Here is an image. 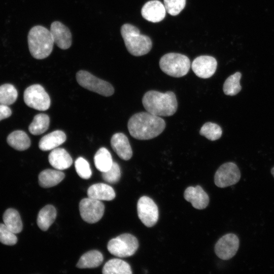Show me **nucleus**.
<instances>
[{
  "instance_id": "nucleus-1",
  "label": "nucleus",
  "mask_w": 274,
  "mask_h": 274,
  "mask_svg": "<svg viewBox=\"0 0 274 274\" xmlns=\"http://www.w3.org/2000/svg\"><path fill=\"white\" fill-rule=\"evenodd\" d=\"M130 134L141 140L153 139L164 130L165 121L160 116L149 112H140L133 115L127 124Z\"/></svg>"
},
{
  "instance_id": "nucleus-2",
  "label": "nucleus",
  "mask_w": 274,
  "mask_h": 274,
  "mask_svg": "<svg viewBox=\"0 0 274 274\" xmlns=\"http://www.w3.org/2000/svg\"><path fill=\"white\" fill-rule=\"evenodd\" d=\"M142 103L148 112L160 117L172 116L178 108L176 95L172 91H148L144 95Z\"/></svg>"
},
{
  "instance_id": "nucleus-3",
  "label": "nucleus",
  "mask_w": 274,
  "mask_h": 274,
  "mask_svg": "<svg viewBox=\"0 0 274 274\" xmlns=\"http://www.w3.org/2000/svg\"><path fill=\"white\" fill-rule=\"evenodd\" d=\"M27 42L30 54L37 59L48 57L54 44L50 31L42 25L34 26L29 30Z\"/></svg>"
},
{
  "instance_id": "nucleus-4",
  "label": "nucleus",
  "mask_w": 274,
  "mask_h": 274,
  "mask_svg": "<svg viewBox=\"0 0 274 274\" xmlns=\"http://www.w3.org/2000/svg\"><path fill=\"white\" fill-rule=\"evenodd\" d=\"M120 32L126 49L131 55L142 56L151 50V40L148 36L141 34L135 26L129 23L124 24Z\"/></svg>"
},
{
  "instance_id": "nucleus-5",
  "label": "nucleus",
  "mask_w": 274,
  "mask_h": 274,
  "mask_svg": "<svg viewBox=\"0 0 274 274\" xmlns=\"http://www.w3.org/2000/svg\"><path fill=\"white\" fill-rule=\"evenodd\" d=\"M191 63L189 58L177 53H168L161 57L159 60L160 69L170 76L179 78L189 72Z\"/></svg>"
},
{
  "instance_id": "nucleus-6",
  "label": "nucleus",
  "mask_w": 274,
  "mask_h": 274,
  "mask_svg": "<svg viewBox=\"0 0 274 274\" xmlns=\"http://www.w3.org/2000/svg\"><path fill=\"white\" fill-rule=\"evenodd\" d=\"M139 247L138 239L129 233L122 234L110 240L107 245L109 252L118 257L133 255Z\"/></svg>"
},
{
  "instance_id": "nucleus-7",
  "label": "nucleus",
  "mask_w": 274,
  "mask_h": 274,
  "mask_svg": "<svg viewBox=\"0 0 274 274\" xmlns=\"http://www.w3.org/2000/svg\"><path fill=\"white\" fill-rule=\"evenodd\" d=\"M78 84L83 88L105 96L113 94L114 89L109 82L101 80L87 71L80 70L76 74Z\"/></svg>"
},
{
  "instance_id": "nucleus-8",
  "label": "nucleus",
  "mask_w": 274,
  "mask_h": 274,
  "mask_svg": "<svg viewBox=\"0 0 274 274\" xmlns=\"http://www.w3.org/2000/svg\"><path fill=\"white\" fill-rule=\"evenodd\" d=\"M24 101L30 108L46 111L50 106V98L43 86L34 84L28 87L24 92Z\"/></svg>"
},
{
  "instance_id": "nucleus-9",
  "label": "nucleus",
  "mask_w": 274,
  "mask_h": 274,
  "mask_svg": "<svg viewBox=\"0 0 274 274\" xmlns=\"http://www.w3.org/2000/svg\"><path fill=\"white\" fill-rule=\"evenodd\" d=\"M79 211L84 221L88 223H94L99 221L103 216L105 206L100 200L88 197L80 201Z\"/></svg>"
},
{
  "instance_id": "nucleus-10",
  "label": "nucleus",
  "mask_w": 274,
  "mask_h": 274,
  "mask_svg": "<svg viewBox=\"0 0 274 274\" xmlns=\"http://www.w3.org/2000/svg\"><path fill=\"white\" fill-rule=\"evenodd\" d=\"M241 178V172L233 162H228L221 165L214 176L215 185L220 188H225L237 183Z\"/></svg>"
},
{
  "instance_id": "nucleus-11",
  "label": "nucleus",
  "mask_w": 274,
  "mask_h": 274,
  "mask_svg": "<svg viewBox=\"0 0 274 274\" xmlns=\"http://www.w3.org/2000/svg\"><path fill=\"white\" fill-rule=\"evenodd\" d=\"M137 212L139 219L146 226L151 227L157 223L159 217L158 209L149 197L143 196L139 198Z\"/></svg>"
},
{
  "instance_id": "nucleus-12",
  "label": "nucleus",
  "mask_w": 274,
  "mask_h": 274,
  "mask_svg": "<svg viewBox=\"0 0 274 274\" xmlns=\"http://www.w3.org/2000/svg\"><path fill=\"white\" fill-rule=\"evenodd\" d=\"M239 245V239L233 233H228L221 237L216 243L215 252L222 260H228L236 253Z\"/></svg>"
},
{
  "instance_id": "nucleus-13",
  "label": "nucleus",
  "mask_w": 274,
  "mask_h": 274,
  "mask_svg": "<svg viewBox=\"0 0 274 274\" xmlns=\"http://www.w3.org/2000/svg\"><path fill=\"white\" fill-rule=\"evenodd\" d=\"M217 66L216 59L211 56L201 55L195 58L191 64L192 69L198 77L207 79L215 73Z\"/></svg>"
},
{
  "instance_id": "nucleus-14",
  "label": "nucleus",
  "mask_w": 274,
  "mask_h": 274,
  "mask_svg": "<svg viewBox=\"0 0 274 274\" xmlns=\"http://www.w3.org/2000/svg\"><path fill=\"white\" fill-rule=\"evenodd\" d=\"M54 44L59 48L65 50L72 45V34L67 27L61 22L55 21L53 22L50 30Z\"/></svg>"
},
{
  "instance_id": "nucleus-15",
  "label": "nucleus",
  "mask_w": 274,
  "mask_h": 274,
  "mask_svg": "<svg viewBox=\"0 0 274 274\" xmlns=\"http://www.w3.org/2000/svg\"><path fill=\"white\" fill-rule=\"evenodd\" d=\"M143 17L148 21L156 23L162 21L166 15L164 5L158 0L147 2L141 10Z\"/></svg>"
},
{
  "instance_id": "nucleus-16",
  "label": "nucleus",
  "mask_w": 274,
  "mask_h": 274,
  "mask_svg": "<svg viewBox=\"0 0 274 274\" xmlns=\"http://www.w3.org/2000/svg\"><path fill=\"white\" fill-rule=\"evenodd\" d=\"M184 198L195 209L202 210L209 203V197L201 186L187 187L184 191Z\"/></svg>"
},
{
  "instance_id": "nucleus-17",
  "label": "nucleus",
  "mask_w": 274,
  "mask_h": 274,
  "mask_svg": "<svg viewBox=\"0 0 274 274\" xmlns=\"http://www.w3.org/2000/svg\"><path fill=\"white\" fill-rule=\"evenodd\" d=\"M113 150L122 159L128 160L132 156V151L127 136L123 133L114 134L111 140Z\"/></svg>"
},
{
  "instance_id": "nucleus-18",
  "label": "nucleus",
  "mask_w": 274,
  "mask_h": 274,
  "mask_svg": "<svg viewBox=\"0 0 274 274\" xmlns=\"http://www.w3.org/2000/svg\"><path fill=\"white\" fill-rule=\"evenodd\" d=\"M50 164L55 169L64 170L69 168L73 159L68 153L63 148H56L52 150L48 156Z\"/></svg>"
},
{
  "instance_id": "nucleus-19",
  "label": "nucleus",
  "mask_w": 274,
  "mask_h": 274,
  "mask_svg": "<svg viewBox=\"0 0 274 274\" xmlns=\"http://www.w3.org/2000/svg\"><path fill=\"white\" fill-rule=\"evenodd\" d=\"M88 197L98 200L110 201L115 198L116 194L113 188L104 183H97L90 186L87 190Z\"/></svg>"
},
{
  "instance_id": "nucleus-20",
  "label": "nucleus",
  "mask_w": 274,
  "mask_h": 274,
  "mask_svg": "<svg viewBox=\"0 0 274 274\" xmlns=\"http://www.w3.org/2000/svg\"><path fill=\"white\" fill-rule=\"evenodd\" d=\"M66 139L63 131L55 130L43 136L39 143V147L42 151L53 150L63 144Z\"/></svg>"
},
{
  "instance_id": "nucleus-21",
  "label": "nucleus",
  "mask_w": 274,
  "mask_h": 274,
  "mask_svg": "<svg viewBox=\"0 0 274 274\" xmlns=\"http://www.w3.org/2000/svg\"><path fill=\"white\" fill-rule=\"evenodd\" d=\"M64 177V174L60 170L46 169L40 173L39 183L43 188L52 187L61 182Z\"/></svg>"
},
{
  "instance_id": "nucleus-22",
  "label": "nucleus",
  "mask_w": 274,
  "mask_h": 274,
  "mask_svg": "<svg viewBox=\"0 0 274 274\" xmlns=\"http://www.w3.org/2000/svg\"><path fill=\"white\" fill-rule=\"evenodd\" d=\"M8 144L18 151H24L30 146V140L27 134L22 130H15L7 137Z\"/></svg>"
},
{
  "instance_id": "nucleus-23",
  "label": "nucleus",
  "mask_w": 274,
  "mask_h": 274,
  "mask_svg": "<svg viewBox=\"0 0 274 274\" xmlns=\"http://www.w3.org/2000/svg\"><path fill=\"white\" fill-rule=\"evenodd\" d=\"M56 215V210L52 205L45 206L39 212L37 217L38 226L43 231L48 230L55 220Z\"/></svg>"
},
{
  "instance_id": "nucleus-24",
  "label": "nucleus",
  "mask_w": 274,
  "mask_h": 274,
  "mask_svg": "<svg viewBox=\"0 0 274 274\" xmlns=\"http://www.w3.org/2000/svg\"><path fill=\"white\" fill-rule=\"evenodd\" d=\"M104 274H131L130 265L126 262L118 258L110 259L104 265Z\"/></svg>"
},
{
  "instance_id": "nucleus-25",
  "label": "nucleus",
  "mask_w": 274,
  "mask_h": 274,
  "mask_svg": "<svg viewBox=\"0 0 274 274\" xmlns=\"http://www.w3.org/2000/svg\"><path fill=\"white\" fill-rule=\"evenodd\" d=\"M103 260V255L101 252L97 250H91L80 257L76 266L79 268H95L99 266Z\"/></svg>"
},
{
  "instance_id": "nucleus-26",
  "label": "nucleus",
  "mask_w": 274,
  "mask_h": 274,
  "mask_svg": "<svg viewBox=\"0 0 274 274\" xmlns=\"http://www.w3.org/2000/svg\"><path fill=\"white\" fill-rule=\"evenodd\" d=\"M4 223L14 233H20L23 228L20 216L17 210L9 208L5 211L3 217Z\"/></svg>"
},
{
  "instance_id": "nucleus-27",
  "label": "nucleus",
  "mask_w": 274,
  "mask_h": 274,
  "mask_svg": "<svg viewBox=\"0 0 274 274\" xmlns=\"http://www.w3.org/2000/svg\"><path fill=\"white\" fill-rule=\"evenodd\" d=\"M94 162L96 168L102 173L110 168L113 161L110 152L106 148L102 147L96 152Z\"/></svg>"
},
{
  "instance_id": "nucleus-28",
  "label": "nucleus",
  "mask_w": 274,
  "mask_h": 274,
  "mask_svg": "<svg viewBox=\"0 0 274 274\" xmlns=\"http://www.w3.org/2000/svg\"><path fill=\"white\" fill-rule=\"evenodd\" d=\"M50 118L45 114L36 115L28 127L29 131L33 135H40L45 132L48 128Z\"/></svg>"
},
{
  "instance_id": "nucleus-29",
  "label": "nucleus",
  "mask_w": 274,
  "mask_h": 274,
  "mask_svg": "<svg viewBox=\"0 0 274 274\" xmlns=\"http://www.w3.org/2000/svg\"><path fill=\"white\" fill-rule=\"evenodd\" d=\"M241 76V73L237 72L226 79L223 87V92L226 95H235L241 90L242 86L239 83Z\"/></svg>"
},
{
  "instance_id": "nucleus-30",
  "label": "nucleus",
  "mask_w": 274,
  "mask_h": 274,
  "mask_svg": "<svg viewBox=\"0 0 274 274\" xmlns=\"http://www.w3.org/2000/svg\"><path fill=\"white\" fill-rule=\"evenodd\" d=\"M18 92L15 87L10 84L0 86V104L9 106L15 102Z\"/></svg>"
},
{
  "instance_id": "nucleus-31",
  "label": "nucleus",
  "mask_w": 274,
  "mask_h": 274,
  "mask_svg": "<svg viewBox=\"0 0 274 274\" xmlns=\"http://www.w3.org/2000/svg\"><path fill=\"white\" fill-rule=\"evenodd\" d=\"M199 133L208 140L214 141L221 138L222 130L219 125L208 122L202 126L199 130Z\"/></svg>"
},
{
  "instance_id": "nucleus-32",
  "label": "nucleus",
  "mask_w": 274,
  "mask_h": 274,
  "mask_svg": "<svg viewBox=\"0 0 274 274\" xmlns=\"http://www.w3.org/2000/svg\"><path fill=\"white\" fill-rule=\"evenodd\" d=\"M75 167L78 175L84 179H89L92 175V172L88 162L84 158H78L75 162Z\"/></svg>"
},
{
  "instance_id": "nucleus-33",
  "label": "nucleus",
  "mask_w": 274,
  "mask_h": 274,
  "mask_svg": "<svg viewBox=\"0 0 274 274\" xmlns=\"http://www.w3.org/2000/svg\"><path fill=\"white\" fill-rule=\"evenodd\" d=\"M102 179L107 182L115 184L118 182L121 177V170L118 164L114 162L112 166L108 170L102 172Z\"/></svg>"
},
{
  "instance_id": "nucleus-34",
  "label": "nucleus",
  "mask_w": 274,
  "mask_h": 274,
  "mask_svg": "<svg viewBox=\"0 0 274 274\" xmlns=\"http://www.w3.org/2000/svg\"><path fill=\"white\" fill-rule=\"evenodd\" d=\"M17 242V238L15 233L4 223H0V242L6 245L12 246L15 245Z\"/></svg>"
},
{
  "instance_id": "nucleus-35",
  "label": "nucleus",
  "mask_w": 274,
  "mask_h": 274,
  "mask_svg": "<svg viewBox=\"0 0 274 274\" xmlns=\"http://www.w3.org/2000/svg\"><path fill=\"white\" fill-rule=\"evenodd\" d=\"M166 11L170 15H178L185 8L186 0H163Z\"/></svg>"
},
{
  "instance_id": "nucleus-36",
  "label": "nucleus",
  "mask_w": 274,
  "mask_h": 274,
  "mask_svg": "<svg viewBox=\"0 0 274 274\" xmlns=\"http://www.w3.org/2000/svg\"><path fill=\"white\" fill-rule=\"evenodd\" d=\"M12 111L8 106L0 104V121L9 117Z\"/></svg>"
},
{
  "instance_id": "nucleus-37",
  "label": "nucleus",
  "mask_w": 274,
  "mask_h": 274,
  "mask_svg": "<svg viewBox=\"0 0 274 274\" xmlns=\"http://www.w3.org/2000/svg\"><path fill=\"white\" fill-rule=\"evenodd\" d=\"M271 173L274 177V167L271 169Z\"/></svg>"
}]
</instances>
